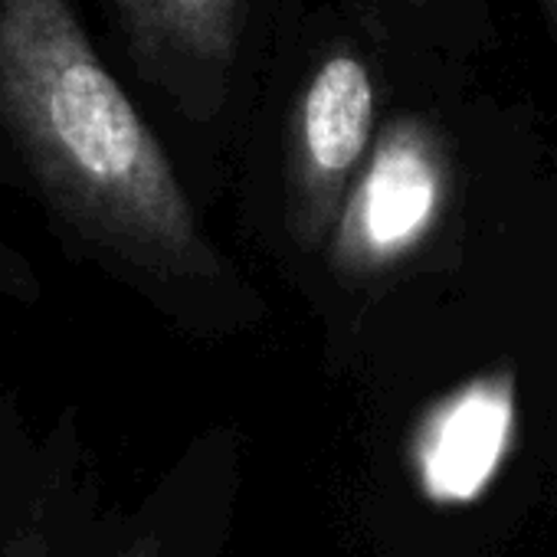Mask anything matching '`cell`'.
Masks as SVG:
<instances>
[{
	"instance_id": "cell-2",
	"label": "cell",
	"mask_w": 557,
	"mask_h": 557,
	"mask_svg": "<svg viewBox=\"0 0 557 557\" xmlns=\"http://www.w3.org/2000/svg\"><path fill=\"white\" fill-rule=\"evenodd\" d=\"M449 164L440 138L417 119L391 125L335 226L332 262L345 275H371L410 256L440 220Z\"/></svg>"
},
{
	"instance_id": "cell-6",
	"label": "cell",
	"mask_w": 557,
	"mask_h": 557,
	"mask_svg": "<svg viewBox=\"0 0 557 557\" xmlns=\"http://www.w3.org/2000/svg\"><path fill=\"white\" fill-rule=\"evenodd\" d=\"M541 4H544V11H547V17H550L554 30H557V0H541Z\"/></svg>"
},
{
	"instance_id": "cell-1",
	"label": "cell",
	"mask_w": 557,
	"mask_h": 557,
	"mask_svg": "<svg viewBox=\"0 0 557 557\" xmlns=\"http://www.w3.org/2000/svg\"><path fill=\"white\" fill-rule=\"evenodd\" d=\"M0 119L47 197L92 239L161 275L210 272L168 154L66 0H0Z\"/></svg>"
},
{
	"instance_id": "cell-5",
	"label": "cell",
	"mask_w": 557,
	"mask_h": 557,
	"mask_svg": "<svg viewBox=\"0 0 557 557\" xmlns=\"http://www.w3.org/2000/svg\"><path fill=\"white\" fill-rule=\"evenodd\" d=\"M145 66L164 79H213L239 47L246 0H119Z\"/></svg>"
},
{
	"instance_id": "cell-4",
	"label": "cell",
	"mask_w": 557,
	"mask_h": 557,
	"mask_svg": "<svg viewBox=\"0 0 557 557\" xmlns=\"http://www.w3.org/2000/svg\"><path fill=\"white\" fill-rule=\"evenodd\" d=\"M515 426V377L508 371L469 381L436 404L417 430L413 462L440 502H466L498 469Z\"/></svg>"
},
{
	"instance_id": "cell-3",
	"label": "cell",
	"mask_w": 557,
	"mask_h": 557,
	"mask_svg": "<svg viewBox=\"0 0 557 557\" xmlns=\"http://www.w3.org/2000/svg\"><path fill=\"white\" fill-rule=\"evenodd\" d=\"M374 79L342 50L306 83L289 141V226L302 246H322L351 194V177L374 135Z\"/></svg>"
}]
</instances>
